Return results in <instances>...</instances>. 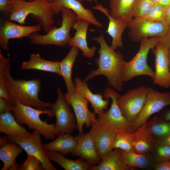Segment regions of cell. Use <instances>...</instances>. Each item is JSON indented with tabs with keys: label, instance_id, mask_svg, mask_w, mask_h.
<instances>
[{
	"label": "cell",
	"instance_id": "34",
	"mask_svg": "<svg viewBox=\"0 0 170 170\" xmlns=\"http://www.w3.org/2000/svg\"><path fill=\"white\" fill-rule=\"evenodd\" d=\"M166 8L158 3H155L144 16L134 18L138 20L164 22Z\"/></svg>",
	"mask_w": 170,
	"mask_h": 170
},
{
	"label": "cell",
	"instance_id": "24",
	"mask_svg": "<svg viewBox=\"0 0 170 170\" xmlns=\"http://www.w3.org/2000/svg\"><path fill=\"white\" fill-rule=\"evenodd\" d=\"M22 70H37L55 73L62 76L59 62L45 60L38 54H32L28 61H23L21 65Z\"/></svg>",
	"mask_w": 170,
	"mask_h": 170
},
{
	"label": "cell",
	"instance_id": "28",
	"mask_svg": "<svg viewBox=\"0 0 170 170\" xmlns=\"http://www.w3.org/2000/svg\"><path fill=\"white\" fill-rule=\"evenodd\" d=\"M121 156L122 161L131 170L135 167L148 169L155 164V160L150 154H142L121 149Z\"/></svg>",
	"mask_w": 170,
	"mask_h": 170
},
{
	"label": "cell",
	"instance_id": "17",
	"mask_svg": "<svg viewBox=\"0 0 170 170\" xmlns=\"http://www.w3.org/2000/svg\"><path fill=\"white\" fill-rule=\"evenodd\" d=\"M74 138L76 144L71 154L79 156L92 164L99 163L102 160L89 133L79 134Z\"/></svg>",
	"mask_w": 170,
	"mask_h": 170
},
{
	"label": "cell",
	"instance_id": "2",
	"mask_svg": "<svg viewBox=\"0 0 170 170\" xmlns=\"http://www.w3.org/2000/svg\"><path fill=\"white\" fill-rule=\"evenodd\" d=\"M92 39L100 46L98 50L99 56L95 61L98 68L90 72L83 80L87 82L94 76L103 75L107 78L110 87L118 92L121 91L124 82L122 71L127 62L123 55L120 52L116 51L108 45L101 33Z\"/></svg>",
	"mask_w": 170,
	"mask_h": 170
},
{
	"label": "cell",
	"instance_id": "23",
	"mask_svg": "<svg viewBox=\"0 0 170 170\" xmlns=\"http://www.w3.org/2000/svg\"><path fill=\"white\" fill-rule=\"evenodd\" d=\"M12 111L0 113V133L8 135H16L29 138L32 133L21 126L16 120Z\"/></svg>",
	"mask_w": 170,
	"mask_h": 170
},
{
	"label": "cell",
	"instance_id": "18",
	"mask_svg": "<svg viewBox=\"0 0 170 170\" xmlns=\"http://www.w3.org/2000/svg\"><path fill=\"white\" fill-rule=\"evenodd\" d=\"M54 6L55 14H58L62 7L70 9L76 14L77 20L86 21L98 27H102L103 25L95 18L92 11L85 8L78 0H54L53 3Z\"/></svg>",
	"mask_w": 170,
	"mask_h": 170
},
{
	"label": "cell",
	"instance_id": "5",
	"mask_svg": "<svg viewBox=\"0 0 170 170\" xmlns=\"http://www.w3.org/2000/svg\"><path fill=\"white\" fill-rule=\"evenodd\" d=\"M62 16L61 26L57 28L54 26L44 35L38 32L28 37L30 42L34 44L47 45H53L64 47L68 44L72 37L70 35L71 28L77 19L76 14L71 9L62 7L60 10Z\"/></svg>",
	"mask_w": 170,
	"mask_h": 170
},
{
	"label": "cell",
	"instance_id": "49",
	"mask_svg": "<svg viewBox=\"0 0 170 170\" xmlns=\"http://www.w3.org/2000/svg\"><path fill=\"white\" fill-rule=\"evenodd\" d=\"M34 0H29V1H33ZM46 0L47 1L49 2H50L51 3H53L54 1V0Z\"/></svg>",
	"mask_w": 170,
	"mask_h": 170
},
{
	"label": "cell",
	"instance_id": "45",
	"mask_svg": "<svg viewBox=\"0 0 170 170\" xmlns=\"http://www.w3.org/2000/svg\"><path fill=\"white\" fill-rule=\"evenodd\" d=\"M158 3L166 8L170 5V0H159Z\"/></svg>",
	"mask_w": 170,
	"mask_h": 170
},
{
	"label": "cell",
	"instance_id": "25",
	"mask_svg": "<svg viewBox=\"0 0 170 170\" xmlns=\"http://www.w3.org/2000/svg\"><path fill=\"white\" fill-rule=\"evenodd\" d=\"M79 50L76 46H72L66 57L59 62L62 76L67 89V93L69 94H72L75 91V84L72 79V71L74 63Z\"/></svg>",
	"mask_w": 170,
	"mask_h": 170
},
{
	"label": "cell",
	"instance_id": "32",
	"mask_svg": "<svg viewBox=\"0 0 170 170\" xmlns=\"http://www.w3.org/2000/svg\"><path fill=\"white\" fill-rule=\"evenodd\" d=\"M147 127L156 141L170 135V121L162 119L159 116L147 121Z\"/></svg>",
	"mask_w": 170,
	"mask_h": 170
},
{
	"label": "cell",
	"instance_id": "3",
	"mask_svg": "<svg viewBox=\"0 0 170 170\" xmlns=\"http://www.w3.org/2000/svg\"><path fill=\"white\" fill-rule=\"evenodd\" d=\"M12 8L8 20L14 21L20 25L25 23L29 15L37 20L46 33L54 26L55 14L53 3L46 0H34L27 1L26 0H9Z\"/></svg>",
	"mask_w": 170,
	"mask_h": 170
},
{
	"label": "cell",
	"instance_id": "37",
	"mask_svg": "<svg viewBox=\"0 0 170 170\" xmlns=\"http://www.w3.org/2000/svg\"><path fill=\"white\" fill-rule=\"evenodd\" d=\"M43 170L42 164L36 157L27 154V159L22 164H19L18 170Z\"/></svg>",
	"mask_w": 170,
	"mask_h": 170
},
{
	"label": "cell",
	"instance_id": "31",
	"mask_svg": "<svg viewBox=\"0 0 170 170\" xmlns=\"http://www.w3.org/2000/svg\"><path fill=\"white\" fill-rule=\"evenodd\" d=\"M112 150L97 166L92 165L90 170H131L122 160L121 149Z\"/></svg>",
	"mask_w": 170,
	"mask_h": 170
},
{
	"label": "cell",
	"instance_id": "6",
	"mask_svg": "<svg viewBox=\"0 0 170 170\" xmlns=\"http://www.w3.org/2000/svg\"><path fill=\"white\" fill-rule=\"evenodd\" d=\"M159 41V37H144L140 41L139 48L135 56L127 62L122 71L124 82L131 80L135 77L147 75L153 80L155 73L147 63L148 55Z\"/></svg>",
	"mask_w": 170,
	"mask_h": 170
},
{
	"label": "cell",
	"instance_id": "26",
	"mask_svg": "<svg viewBox=\"0 0 170 170\" xmlns=\"http://www.w3.org/2000/svg\"><path fill=\"white\" fill-rule=\"evenodd\" d=\"M23 149L17 143L8 142L0 149V159L4 164L1 170H18L19 164L15 159Z\"/></svg>",
	"mask_w": 170,
	"mask_h": 170
},
{
	"label": "cell",
	"instance_id": "38",
	"mask_svg": "<svg viewBox=\"0 0 170 170\" xmlns=\"http://www.w3.org/2000/svg\"><path fill=\"white\" fill-rule=\"evenodd\" d=\"M12 6L9 0H0V10L6 16L9 17Z\"/></svg>",
	"mask_w": 170,
	"mask_h": 170
},
{
	"label": "cell",
	"instance_id": "48",
	"mask_svg": "<svg viewBox=\"0 0 170 170\" xmlns=\"http://www.w3.org/2000/svg\"><path fill=\"white\" fill-rule=\"evenodd\" d=\"M80 2L83 1H88L89 2H92L93 1H95V2H97V1H98V0H78Z\"/></svg>",
	"mask_w": 170,
	"mask_h": 170
},
{
	"label": "cell",
	"instance_id": "12",
	"mask_svg": "<svg viewBox=\"0 0 170 170\" xmlns=\"http://www.w3.org/2000/svg\"><path fill=\"white\" fill-rule=\"evenodd\" d=\"M170 105V91L160 92L149 88L145 102L140 114L132 124L134 131L153 114Z\"/></svg>",
	"mask_w": 170,
	"mask_h": 170
},
{
	"label": "cell",
	"instance_id": "8",
	"mask_svg": "<svg viewBox=\"0 0 170 170\" xmlns=\"http://www.w3.org/2000/svg\"><path fill=\"white\" fill-rule=\"evenodd\" d=\"M117 132L110 123L100 117L91 126L89 132L101 160L112 150Z\"/></svg>",
	"mask_w": 170,
	"mask_h": 170
},
{
	"label": "cell",
	"instance_id": "14",
	"mask_svg": "<svg viewBox=\"0 0 170 170\" xmlns=\"http://www.w3.org/2000/svg\"><path fill=\"white\" fill-rule=\"evenodd\" d=\"M64 97L74 111L79 134L83 133V125L85 124L87 128L91 126L96 120V114L89 110L88 106V101L76 89L75 92L72 94L66 92Z\"/></svg>",
	"mask_w": 170,
	"mask_h": 170
},
{
	"label": "cell",
	"instance_id": "21",
	"mask_svg": "<svg viewBox=\"0 0 170 170\" xmlns=\"http://www.w3.org/2000/svg\"><path fill=\"white\" fill-rule=\"evenodd\" d=\"M92 8L103 13L109 19V26L106 32L112 38L110 47L115 50L118 48L122 47L123 44L122 35L124 30L128 26V22L116 19L111 16L110 14V11L100 4H97Z\"/></svg>",
	"mask_w": 170,
	"mask_h": 170
},
{
	"label": "cell",
	"instance_id": "33",
	"mask_svg": "<svg viewBox=\"0 0 170 170\" xmlns=\"http://www.w3.org/2000/svg\"><path fill=\"white\" fill-rule=\"evenodd\" d=\"M133 133L118 131L113 145V149L119 148L127 151H133L132 146Z\"/></svg>",
	"mask_w": 170,
	"mask_h": 170
},
{
	"label": "cell",
	"instance_id": "20",
	"mask_svg": "<svg viewBox=\"0 0 170 170\" xmlns=\"http://www.w3.org/2000/svg\"><path fill=\"white\" fill-rule=\"evenodd\" d=\"M75 89L88 102L94 109V112L99 115L107 109L109 99L104 100L101 93L94 94L89 89L87 82L78 77L74 79Z\"/></svg>",
	"mask_w": 170,
	"mask_h": 170
},
{
	"label": "cell",
	"instance_id": "35",
	"mask_svg": "<svg viewBox=\"0 0 170 170\" xmlns=\"http://www.w3.org/2000/svg\"><path fill=\"white\" fill-rule=\"evenodd\" d=\"M154 4L151 0H135L132 9L133 18L144 16Z\"/></svg>",
	"mask_w": 170,
	"mask_h": 170
},
{
	"label": "cell",
	"instance_id": "42",
	"mask_svg": "<svg viewBox=\"0 0 170 170\" xmlns=\"http://www.w3.org/2000/svg\"><path fill=\"white\" fill-rule=\"evenodd\" d=\"M159 116L164 120L170 121V108L163 110Z\"/></svg>",
	"mask_w": 170,
	"mask_h": 170
},
{
	"label": "cell",
	"instance_id": "46",
	"mask_svg": "<svg viewBox=\"0 0 170 170\" xmlns=\"http://www.w3.org/2000/svg\"><path fill=\"white\" fill-rule=\"evenodd\" d=\"M8 142L7 139V135L1 138L0 139V147Z\"/></svg>",
	"mask_w": 170,
	"mask_h": 170
},
{
	"label": "cell",
	"instance_id": "15",
	"mask_svg": "<svg viewBox=\"0 0 170 170\" xmlns=\"http://www.w3.org/2000/svg\"><path fill=\"white\" fill-rule=\"evenodd\" d=\"M155 56V85L165 88H170V68L168 57V49L160 41L151 49Z\"/></svg>",
	"mask_w": 170,
	"mask_h": 170
},
{
	"label": "cell",
	"instance_id": "1",
	"mask_svg": "<svg viewBox=\"0 0 170 170\" xmlns=\"http://www.w3.org/2000/svg\"><path fill=\"white\" fill-rule=\"evenodd\" d=\"M10 58L4 57L0 49V98L8 100L9 97L13 105L18 102L40 110L50 108L53 103L38 98L41 80L14 79L10 74Z\"/></svg>",
	"mask_w": 170,
	"mask_h": 170
},
{
	"label": "cell",
	"instance_id": "41",
	"mask_svg": "<svg viewBox=\"0 0 170 170\" xmlns=\"http://www.w3.org/2000/svg\"><path fill=\"white\" fill-rule=\"evenodd\" d=\"M159 41L168 48L170 50V27L166 34L162 37H159Z\"/></svg>",
	"mask_w": 170,
	"mask_h": 170
},
{
	"label": "cell",
	"instance_id": "51",
	"mask_svg": "<svg viewBox=\"0 0 170 170\" xmlns=\"http://www.w3.org/2000/svg\"></svg>",
	"mask_w": 170,
	"mask_h": 170
},
{
	"label": "cell",
	"instance_id": "27",
	"mask_svg": "<svg viewBox=\"0 0 170 170\" xmlns=\"http://www.w3.org/2000/svg\"><path fill=\"white\" fill-rule=\"evenodd\" d=\"M44 151L49 160L56 162L65 170H88L92 164L82 158L76 160L68 159L58 152Z\"/></svg>",
	"mask_w": 170,
	"mask_h": 170
},
{
	"label": "cell",
	"instance_id": "9",
	"mask_svg": "<svg viewBox=\"0 0 170 170\" xmlns=\"http://www.w3.org/2000/svg\"><path fill=\"white\" fill-rule=\"evenodd\" d=\"M57 92V100L50 108L56 117V135L60 133L71 134L77 128L75 115L71 111L70 105L66 101L60 87L58 88Z\"/></svg>",
	"mask_w": 170,
	"mask_h": 170
},
{
	"label": "cell",
	"instance_id": "29",
	"mask_svg": "<svg viewBox=\"0 0 170 170\" xmlns=\"http://www.w3.org/2000/svg\"><path fill=\"white\" fill-rule=\"evenodd\" d=\"M135 0H109L110 14L114 18L126 22L133 19L132 9Z\"/></svg>",
	"mask_w": 170,
	"mask_h": 170
},
{
	"label": "cell",
	"instance_id": "7",
	"mask_svg": "<svg viewBox=\"0 0 170 170\" xmlns=\"http://www.w3.org/2000/svg\"><path fill=\"white\" fill-rule=\"evenodd\" d=\"M149 88L140 86L130 90L117 100L122 115L132 126L143 109Z\"/></svg>",
	"mask_w": 170,
	"mask_h": 170
},
{
	"label": "cell",
	"instance_id": "36",
	"mask_svg": "<svg viewBox=\"0 0 170 170\" xmlns=\"http://www.w3.org/2000/svg\"><path fill=\"white\" fill-rule=\"evenodd\" d=\"M153 152V157L157 162L170 160V145L156 144Z\"/></svg>",
	"mask_w": 170,
	"mask_h": 170
},
{
	"label": "cell",
	"instance_id": "43",
	"mask_svg": "<svg viewBox=\"0 0 170 170\" xmlns=\"http://www.w3.org/2000/svg\"><path fill=\"white\" fill-rule=\"evenodd\" d=\"M164 21L170 27V5L166 8Z\"/></svg>",
	"mask_w": 170,
	"mask_h": 170
},
{
	"label": "cell",
	"instance_id": "19",
	"mask_svg": "<svg viewBox=\"0 0 170 170\" xmlns=\"http://www.w3.org/2000/svg\"><path fill=\"white\" fill-rule=\"evenodd\" d=\"M148 120H145L133 133V150L139 154L144 155L150 154L156 144V141L147 128Z\"/></svg>",
	"mask_w": 170,
	"mask_h": 170
},
{
	"label": "cell",
	"instance_id": "16",
	"mask_svg": "<svg viewBox=\"0 0 170 170\" xmlns=\"http://www.w3.org/2000/svg\"><path fill=\"white\" fill-rule=\"evenodd\" d=\"M42 28L38 24L33 26H24L17 24L8 20H4L0 27V46L9 53V41L11 39H20L28 37L33 33L40 31Z\"/></svg>",
	"mask_w": 170,
	"mask_h": 170
},
{
	"label": "cell",
	"instance_id": "4",
	"mask_svg": "<svg viewBox=\"0 0 170 170\" xmlns=\"http://www.w3.org/2000/svg\"><path fill=\"white\" fill-rule=\"evenodd\" d=\"M11 108L16 120L20 124H26L29 129L37 130L46 140L55 138L56 135L55 124H48L46 120L42 121L40 117L43 114L47 115L49 118L53 117L54 114L51 109L40 110L18 102L11 105Z\"/></svg>",
	"mask_w": 170,
	"mask_h": 170
},
{
	"label": "cell",
	"instance_id": "13",
	"mask_svg": "<svg viewBox=\"0 0 170 170\" xmlns=\"http://www.w3.org/2000/svg\"><path fill=\"white\" fill-rule=\"evenodd\" d=\"M104 98L105 99H111L112 102L110 109L105 110L98 117L104 119L110 123L118 131L133 133L134 131L132 125L122 115L118 106L117 100L120 96L115 90L110 88H105L104 91Z\"/></svg>",
	"mask_w": 170,
	"mask_h": 170
},
{
	"label": "cell",
	"instance_id": "10",
	"mask_svg": "<svg viewBox=\"0 0 170 170\" xmlns=\"http://www.w3.org/2000/svg\"><path fill=\"white\" fill-rule=\"evenodd\" d=\"M128 36L134 42H139L144 37L164 36L170 27L165 22L153 21L133 19L128 22Z\"/></svg>",
	"mask_w": 170,
	"mask_h": 170
},
{
	"label": "cell",
	"instance_id": "47",
	"mask_svg": "<svg viewBox=\"0 0 170 170\" xmlns=\"http://www.w3.org/2000/svg\"><path fill=\"white\" fill-rule=\"evenodd\" d=\"M168 57L169 62V66L170 68V50H168Z\"/></svg>",
	"mask_w": 170,
	"mask_h": 170
},
{
	"label": "cell",
	"instance_id": "40",
	"mask_svg": "<svg viewBox=\"0 0 170 170\" xmlns=\"http://www.w3.org/2000/svg\"><path fill=\"white\" fill-rule=\"evenodd\" d=\"M153 167L155 170H170V160L156 163Z\"/></svg>",
	"mask_w": 170,
	"mask_h": 170
},
{
	"label": "cell",
	"instance_id": "39",
	"mask_svg": "<svg viewBox=\"0 0 170 170\" xmlns=\"http://www.w3.org/2000/svg\"><path fill=\"white\" fill-rule=\"evenodd\" d=\"M11 104L5 99L0 98V113L11 111Z\"/></svg>",
	"mask_w": 170,
	"mask_h": 170
},
{
	"label": "cell",
	"instance_id": "30",
	"mask_svg": "<svg viewBox=\"0 0 170 170\" xmlns=\"http://www.w3.org/2000/svg\"><path fill=\"white\" fill-rule=\"evenodd\" d=\"M76 141L69 133H60L54 141L42 145L44 150L56 151L64 156L71 153L75 148Z\"/></svg>",
	"mask_w": 170,
	"mask_h": 170
},
{
	"label": "cell",
	"instance_id": "22",
	"mask_svg": "<svg viewBox=\"0 0 170 170\" xmlns=\"http://www.w3.org/2000/svg\"><path fill=\"white\" fill-rule=\"evenodd\" d=\"M89 24L86 21L77 20L73 26V28L76 30V33L68 44L71 47H77L82 52L83 56L91 58L94 55L96 48L94 46L90 48L88 45L86 36Z\"/></svg>",
	"mask_w": 170,
	"mask_h": 170
},
{
	"label": "cell",
	"instance_id": "44",
	"mask_svg": "<svg viewBox=\"0 0 170 170\" xmlns=\"http://www.w3.org/2000/svg\"><path fill=\"white\" fill-rule=\"evenodd\" d=\"M156 144L170 145V135L157 140Z\"/></svg>",
	"mask_w": 170,
	"mask_h": 170
},
{
	"label": "cell",
	"instance_id": "50",
	"mask_svg": "<svg viewBox=\"0 0 170 170\" xmlns=\"http://www.w3.org/2000/svg\"><path fill=\"white\" fill-rule=\"evenodd\" d=\"M154 3H158L159 0H151Z\"/></svg>",
	"mask_w": 170,
	"mask_h": 170
},
{
	"label": "cell",
	"instance_id": "11",
	"mask_svg": "<svg viewBox=\"0 0 170 170\" xmlns=\"http://www.w3.org/2000/svg\"><path fill=\"white\" fill-rule=\"evenodd\" d=\"M41 136L38 131L34 129L29 138L11 135H7V139L8 142H15L20 145L27 154L38 159L42 164L43 170H56L44 152L41 140Z\"/></svg>",
	"mask_w": 170,
	"mask_h": 170
}]
</instances>
